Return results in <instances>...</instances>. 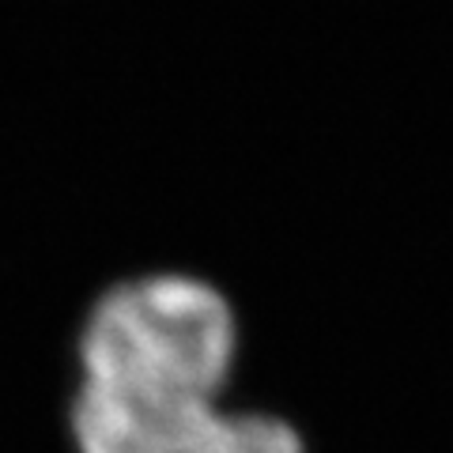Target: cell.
Masks as SVG:
<instances>
[{
    "mask_svg": "<svg viewBox=\"0 0 453 453\" xmlns=\"http://www.w3.org/2000/svg\"><path fill=\"white\" fill-rule=\"evenodd\" d=\"M231 303L196 276L125 280L91 306L73 396L76 453H306L268 412H231Z\"/></svg>",
    "mask_w": 453,
    "mask_h": 453,
    "instance_id": "cell-1",
    "label": "cell"
}]
</instances>
